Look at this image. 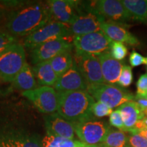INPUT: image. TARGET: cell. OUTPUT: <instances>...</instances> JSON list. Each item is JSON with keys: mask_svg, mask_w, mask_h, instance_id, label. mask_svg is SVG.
<instances>
[{"mask_svg": "<svg viewBox=\"0 0 147 147\" xmlns=\"http://www.w3.org/2000/svg\"><path fill=\"white\" fill-rule=\"evenodd\" d=\"M53 21L48 2L26 3L9 12L5 29L16 37H27Z\"/></svg>", "mask_w": 147, "mask_h": 147, "instance_id": "1", "label": "cell"}, {"mask_svg": "<svg viewBox=\"0 0 147 147\" xmlns=\"http://www.w3.org/2000/svg\"><path fill=\"white\" fill-rule=\"evenodd\" d=\"M58 114L69 122H84L93 119L91 112L95 103L93 97L87 91L57 92Z\"/></svg>", "mask_w": 147, "mask_h": 147, "instance_id": "2", "label": "cell"}, {"mask_svg": "<svg viewBox=\"0 0 147 147\" xmlns=\"http://www.w3.org/2000/svg\"><path fill=\"white\" fill-rule=\"evenodd\" d=\"M106 19L93 6V1H81V10L75 21L69 25V34L73 38L91 33L102 31V25Z\"/></svg>", "mask_w": 147, "mask_h": 147, "instance_id": "3", "label": "cell"}, {"mask_svg": "<svg viewBox=\"0 0 147 147\" xmlns=\"http://www.w3.org/2000/svg\"><path fill=\"white\" fill-rule=\"evenodd\" d=\"M26 63L24 46L16 42L0 55V78L12 82Z\"/></svg>", "mask_w": 147, "mask_h": 147, "instance_id": "4", "label": "cell"}, {"mask_svg": "<svg viewBox=\"0 0 147 147\" xmlns=\"http://www.w3.org/2000/svg\"><path fill=\"white\" fill-rule=\"evenodd\" d=\"M87 91L94 100L104 103L111 108L121 106L135 99L133 93L116 84L104 83L90 86L88 87Z\"/></svg>", "mask_w": 147, "mask_h": 147, "instance_id": "5", "label": "cell"}, {"mask_svg": "<svg viewBox=\"0 0 147 147\" xmlns=\"http://www.w3.org/2000/svg\"><path fill=\"white\" fill-rule=\"evenodd\" d=\"M70 36L68 25L53 21L25 37L23 46L32 50L46 42L57 40H67L66 38Z\"/></svg>", "mask_w": 147, "mask_h": 147, "instance_id": "6", "label": "cell"}, {"mask_svg": "<svg viewBox=\"0 0 147 147\" xmlns=\"http://www.w3.org/2000/svg\"><path fill=\"white\" fill-rule=\"evenodd\" d=\"M113 41L102 31L91 33L73 38V44L78 54L93 55L110 52Z\"/></svg>", "mask_w": 147, "mask_h": 147, "instance_id": "7", "label": "cell"}, {"mask_svg": "<svg viewBox=\"0 0 147 147\" xmlns=\"http://www.w3.org/2000/svg\"><path fill=\"white\" fill-rule=\"evenodd\" d=\"M73 124L80 142L88 146L100 145L110 129L104 121L94 119Z\"/></svg>", "mask_w": 147, "mask_h": 147, "instance_id": "8", "label": "cell"}, {"mask_svg": "<svg viewBox=\"0 0 147 147\" xmlns=\"http://www.w3.org/2000/svg\"><path fill=\"white\" fill-rule=\"evenodd\" d=\"M24 97L31 101L40 113L53 114L57 111L58 93L51 87H40L32 91L22 92Z\"/></svg>", "mask_w": 147, "mask_h": 147, "instance_id": "9", "label": "cell"}, {"mask_svg": "<svg viewBox=\"0 0 147 147\" xmlns=\"http://www.w3.org/2000/svg\"><path fill=\"white\" fill-rule=\"evenodd\" d=\"M74 61L87 82L88 87L105 83L98 56L76 53Z\"/></svg>", "mask_w": 147, "mask_h": 147, "instance_id": "10", "label": "cell"}, {"mask_svg": "<svg viewBox=\"0 0 147 147\" xmlns=\"http://www.w3.org/2000/svg\"><path fill=\"white\" fill-rule=\"evenodd\" d=\"M53 20L71 25L81 10V1L75 0H51L48 1Z\"/></svg>", "mask_w": 147, "mask_h": 147, "instance_id": "11", "label": "cell"}, {"mask_svg": "<svg viewBox=\"0 0 147 147\" xmlns=\"http://www.w3.org/2000/svg\"><path fill=\"white\" fill-rule=\"evenodd\" d=\"M97 12L105 19L123 25L131 21L132 18L122 1L119 0H100L93 1Z\"/></svg>", "mask_w": 147, "mask_h": 147, "instance_id": "12", "label": "cell"}, {"mask_svg": "<svg viewBox=\"0 0 147 147\" xmlns=\"http://www.w3.org/2000/svg\"><path fill=\"white\" fill-rule=\"evenodd\" d=\"M72 45L68 40H57L46 42L31 50L30 59L34 65L49 61L65 51L71 50Z\"/></svg>", "mask_w": 147, "mask_h": 147, "instance_id": "13", "label": "cell"}, {"mask_svg": "<svg viewBox=\"0 0 147 147\" xmlns=\"http://www.w3.org/2000/svg\"><path fill=\"white\" fill-rule=\"evenodd\" d=\"M54 89L57 92L87 91L88 85L77 65L74 62L72 67L59 77L54 85Z\"/></svg>", "mask_w": 147, "mask_h": 147, "instance_id": "14", "label": "cell"}, {"mask_svg": "<svg viewBox=\"0 0 147 147\" xmlns=\"http://www.w3.org/2000/svg\"><path fill=\"white\" fill-rule=\"evenodd\" d=\"M47 134L66 139L74 138V127L72 123L67 121L58 113L46 115L45 117Z\"/></svg>", "mask_w": 147, "mask_h": 147, "instance_id": "15", "label": "cell"}, {"mask_svg": "<svg viewBox=\"0 0 147 147\" xmlns=\"http://www.w3.org/2000/svg\"><path fill=\"white\" fill-rule=\"evenodd\" d=\"M127 25L106 21L102 25V31L112 41L126 43L130 46L137 47L140 41L134 35L126 28Z\"/></svg>", "mask_w": 147, "mask_h": 147, "instance_id": "16", "label": "cell"}, {"mask_svg": "<svg viewBox=\"0 0 147 147\" xmlns=\"http://www.w3.org/2000/svg\"><path fill=\"white\" fill-rule=\"evenodd\" d=\"M104 82L106 84H115L118 82L123 65L111 56L110 52L98 55Z\"/></svg>", "mask_w": 147, "mask_h": 147, "instance_id": "17", "label": "cell"}, {"mask_svg": "<svg viewBox=\"0 0 147 147\" xmlns=\"http://www.w3.org/2000/svg\"><path fill=\"white\" fill-rule=\"evenodd\" d=\"M118 109L123 121V131L126 132L131 131L138 121L145 117L144 113L134 101L125 103Z\"/></svg>", "mask_w": 147, "mask_h": 147, "instance_id": "18", "label": "cell"}, {"mask_svg": "<svg viewBox=\"0 0 147 147\" xmlns=\"http://www.w3.org/2000/svg\"><path fill=\"white\" fill-rule=\"evenodd\" d=\"M32 70L38 84L40 87H54L59 78L53 69L50 60L34 65Z\"/></svg>", "mask_w": 147, "mask_h": 147, "instance_id": "19", "label": "cell"}, {"mask_svg": "<svg viewBox=\"0 0 147 147\" xmlns=\"http://www.w3.org/2000/svg\"><path fill=\"white\" fill-rule=\"evenodd\" d=\"M12 85L15 89L21 90L23 92L32 91L38 87L32 68H31L28 63H25L21 70L16 75L12 81Z\"/></svg>", "mask_w": 147, "mask_h": 147, "instance_id": "20", "label": "cell"}, {"mask_svg": "<svg viewBox=\"0 0 147 147\" xmlns=\"http://www.w3.org/2000/svg\"><path fill=\"white\" fill-rule=\"evenodd\" d=\"M132 19L147 24V0H123Z\"/></svg>", "mask_w": 147, "mask_h": 147, "instance_id": "21", "label": "cell"}, {"mask_svg": "<svg viewBox=\"0 0 147 147\" xmlns=\"http://www.w3.org/2000/svg\"><path fill=\"white\" fill-rule=\"evenodd\" d=\"M53 69L57 75L59 77L65 74L72 67L74 57L71 54V50H69L57 55L50 60Z\"/></svg>", "mask_w": 147, "mask_h": 147, "instance_id": "22", "label": "cell"}, {"mask_svg": "<svg viewBox=\"0 0 147 147\" xmlns=\"http://www.w3.org/2000/svg\"><path fill=\"white\" fill-rule=\"evenodd\" d=\"M129 134L120 129H113L110 128L106 136L101 147H122L128 144Z\"/></svg>", "mask_w": 147, "mask_h": 147, "instance_id": "23", "label": "cell"}, {"mask_svg": "<svg viewBox=\"0 0 147 147\" xmlns=\"http://www.w3.org/2000/svg\"><path fill=\"white\" fill-rule=\"evenodd\" d=\"M81 142L47 134L42 140V147H78Z\"/></svg>", "mask_w": 147, "mask_h": 147, "instance_id": "24", "label": "cell"}, {"mask_svg": "<svg viewBox=\"0 0 147 147\" xmlns=\"http://www.w3.org/2000/svg\"><path fill=\"white\" fill-rule=\"evenodd\" d=\"M128 51L126 46L123 43L113 41L110 46V53L114 59L117 61L123 60L127 55Z\"/></svg>", "mask_w": 147, "mask_h": 147, "instance_id": "25", "label": "cell"}, {"mask_svg": "<svg viewBox=\"0 0 147 147\" xmlns=\"http://www.w3.org/2000/svg\"><path fill=\"white\" fill-rule=\"evenodd\" d=\"M17 42V38L11 35L5 29H0V55Z\"/></svg>", "mask_w": 147, "mask_h": 147, "instance_id": "26", "label": "cell"}, {"mask_svg": "<svg viewBox=\"0 0 147 147\" xmlns=\"http://www.w3.org/2000/svg\"><path fill=\"white\" fill-rule=\"evenodd\" d=\"M133 81V73L132 69L129 65H125L122 69V71L119 77L117 84L119 86L124 88L130 86Z\"/></svg>", "mask_w": 147, "mask_h": 147, "instance_id": "27", "label": "cell"}, {"mask_svg": "<svg viewBox=\"0 0 147 147\" xmlns=\"http://www.w3.org/2000/svg\"><path fill=\"white\" fill-rule=\"evenodd\" d=\"M91 112L94 117H96L97 118H102V117L110 115V114L113 113V110L104 103L97 102H95L92 106Z\"/></svg>", "mask_w": 147, "mask_h": 147, "instance_id": "28", "label": "cell"}, {"mask_svg": "<svg viewBox=\"0 0 147 147\" xmlns=\"http://www.w3.org/2000/svg\"><path fill=\"white\" fill-rule=\"evenodd\" d=\"M128 144L131 147H147V139L139 133H129Z\"/></svg>", "mask_w": 147, "mask_h": 147, "instance_id": "29", "label": "cell"}, {"mask_svg": "<svg viewBox=\"0 0 147 147\" xmlns=\"http://www.w3.org/2000/svg\"><path fill=\"white\" fill-rule=\"evenodd\" d=\"M21 147H42V141L36 136H27L18 140Z\"/></svg>", "mask_w": 147, "mask_h": 147, "instance_id": "30", "label": "cell"}, {"mask_svg": "<svg viewBox=\"0 0 147 147\" xmlns=\"http://www.w3.org/2000/svg\"><path fill=\"white\" fill-rule=\"evenodd\" d=\"M137 92L136 96L147 97V74H144L139 77L136 83Z\"/></svg>", "mask_w": 147, "mask_h": 147, "instance_id": "31", "label": "cell"}, {"mask_svg": "<svg viewBox=\"0 0 147 147\" xmlns=\"http://www.w3.org/2000/svg\"><path fill=\"white\" fill-rule=\"evenodd\" d=\"M109 122L112 126L118 128L122 131L124 130L123 121L122 117H121V113L119 109L113 111V113L110 114Z\"/></svg>", "mask_w": 147, "mask_h": 147, "instance_id": "32", "label": "cell"}, {"mask_svg": "<svg viewBox=\"0 0 147 147\" xmlns=\"http://www.w3.org/2000/svg\"><path fill=\"white\" fill-rule=\"evenodd\" d=\"M129 61L132 67H138L142 64H146V57L135 51H133L131 53Z\"/></svg>", "mask_w": 147, "mask_h": 147, "instance_id": "33", "label": "cell"}, {"mask_svg": "<svg viewBox=\"0 0 147 147\" xmlns=\"http://www.w3.org/2000/svg\"><path fill=\"white\" fill-rule=\"evenodd\" d=\"M134 101L136 103L142 112L147 110V97H137L135 95V99Z\"/></svg>", "mask_w": 147, "mask_h": 147, "instance_id": "34", "label": "cell"}, {"mask_svg": "<svg viewBox=\"0 0 147 147\" xmlns=\"http://www.w3.org/2000/svg\"><path fill=\"white\" fill-rule=\"evenodd\" d=\"M139 134H140L141 135L145 137L147 139V128L146 129H144V130H142V131H140Z\"/></svg>", "mask_w": 147, "mask_h": 147, "instance_id": "35", "label": "cell"}, {"mask_svg": "<svg viewBox=\"0 0 147 147\" xmlns=\"http://www.w3.org/2000/svg\"><path fill=\"white\" fill-rule=\"evenodd\" d=\"M78 147H89V146H88V145H87V144H84V143L81 142V143H80V145H79V146H78Z\"/></svg>", "mask_w": 147, "mask_h": 147, "instance_id": "36", "label": "cell"}, {"mask_svg": "<svg viewBox=\"0 0 147 147\" xmlns=\"http://www.w3.org/2000/svg\"><path fill=\"white\" fill-rule=\"evenodd\" d=\"M2 16H3V11H2V9L0 8V21H1V18H2Z\"/></svg>", "mask_w": 147, "mask_h": 147, "instance_id": "37", "label": "cell"}, {"mask_svg": "<svg viewBox=\"0 0 147 147\" xmlns=\"http://www.w3.org/2000/svg\"><path fill=\"white\" fill-rule=\"evenodd\" d=\"M0 147H7V146H5V144H3V143H1V142H0Z\"/></svg>", "mask_w": 147, "mask_h": 147, "instance_id": "38", "label": "cell"}, {"mask_svg": "<svg viewBox=\"0 0 147 147\" xmlns=\"http://www.w3.org/2000/svg\"><path fill=\"white\" fill-rule=\"evenodd\" d=\"M145 65L146 66V71H147V57H146V64H145Z\"/></svg>", "mask_w": 147, "mask_h": 147, "instance_id": "39", "label": "cell"}, {"mask_svg": "<svg viewBox=\"0 0 147 147\" xmlns=\"http://www.w3.org/2000/svg\"><path fill=\"white\" fill-rule=\"evenodd\" d=\"M122 147H131V146H130L129 145V144H127V145H125V146H122Z\"/></svg>", "mask_w": 147, "mask_h": 147, "instance_id": "40", "label": "cell"}, {"mask_svg": "<svg viewBox=\"0 0 147 147\" xmlns=\"http://www.w3.org/2000/svg\"><path fill=\"white\" fill-rule=\"evenodd\" d=\"M89 147H101L100 146H89Z\"/></svg>", "mask_w": 147, "mask_h": 147, "instance_id": "41", "label": "cell"}]
</instances>
